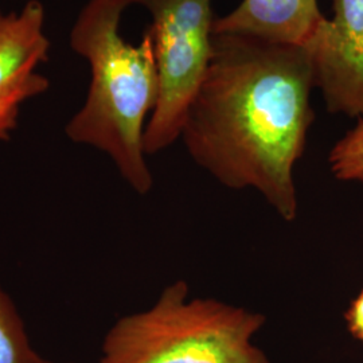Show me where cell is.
<instances>
[{
	"instance_id": "cell-7",
	"label": "cell",
	"mask_w": 363,
	"mask_h": 363,
	"mask_svg": "<svg viewBox=\"0 0 363 363\" xmlns=\"http://www.w3.org/2000/svg\"><path fill=\"white\" fill-rule=\"evenodd\" d=\"M323 21L316 0H242L232 13L214 19L213 34L303 46Z\"/></svg>"
},
{
	"instance_id": "cell-6",
	"label": "cell",
	"mask_w": 363,
	"mask_h": 363,
	"mask_svg": "<svg viewBox=\"0 0 363 363\" xmlns=\"http://www.w3.org/2000/svg\"><path fill=\"white\" fill-rule=\"evenodd\" d=\"M45 21L38 0H28L18 13L0 10V143L11 140L22 106L50 88L39 72L50 49Z\"/></svg>"
},
{
	"instance_id": "cell-2",
	"label": "cell",
	"mask_w": 363,
	"mask_h": 363,
	"mask_svg": "<svg viewBox=\"0 0 363 363\" xmlns=\"http://www.w3.org/2000/svg\"><path fill=\"white\" fill-rule=\"evenodd\" d=\"M130 0H89L70 31V46L91 66V86L81 109L66 124L73 143L109 156L121 178L139 195L154 187L145 160L147 118L155 109L160 82L155 49L147 31L139 45L120 34Z\"/></svg>"
},
{
	"instance_id": "cell-5",
	"label": "cell",
	"mask_w": 363,
	"mask_h": 363,
	"mask_svg": "<svg viewBox=\"0 0 363 363\" xmlns=\"http://www.w3.org/2000/svg\"><path fill=\"white\" fill-rule=\"evenodd\" d=\"M303 46L328 112L363 118V0H334V16Z\"/></svg>"
},
{
	"instance_id": "cell-11",
	"label": "cell",
	"mask_w": 363,
	"mask_h": 363,
	"mask_svg": "<svg viewBox=\"0 0 363 363\" xmlns=\"http://www.w3.org/2000/svg\"><path fill=\"white\" fill-rule=\"evenodd\" d=\"M66 363H73V362H66Z\"/></svg>"
},
{
	"instance_id": "cell-9",
	"label": "cell",
	"mask_w": 363,
	"mask_h": 363,
	"mask_svg": "<svg viewBox=\"0 0 363 363\" xmlns=\"http://www.w3.org/2000/svg\"><path fill=\"white\" fill-rule=\"evenodd\" d=\"M328 163L339 181L363 183V118L333 147Z\"/></svg>"
},
{
	"instance_id": "cell-10",
	"label": "cell",
	"mask_w": 363,
	"mask_h": 363,
	"mask_svg": "<svg viewBox=\"0 0 363 363\" xmlns=\"http://www.w3.org/2000/svg\"><path fill=\"white\" fill-rule=\"evenodd\" d=\"M347 330L352 337L363 342V289L351 301L349 310L345 313Z\"/></svg>"
},
{
	"instance_id": "cell-8",
	"label": "cell",
	"mask_w": 363,
	"mask_h": 363,
	"mask_svg": "<svg viewBox=\"0 0 363 363\" xmlns=\"http://www.w3.org/2000/svg\"><path fill=\"white\" fill-rule=\"evenodd\" d=\"M0 363H52L35 350L22 316L0 284Z\"/></svg>"
},
{
	"instance_id": "cell-1",
	"label": "cell",
	"mask_w": 363,
	"mask_h": 363,
	"mask_svg": "<svg viewBox=\"0 0 363 363\" xmlns=\"http://www.w3.org/2000/svg\"><path fill=\"white\" fill-rule=\"evenodd\" d=\"M304 46L213 34L206 73L189 105L181 139L201 169L232 190L257 191L294 222L295 166L315 120Z\"/></svg>"
},
{
	"instance_id": "cell-4",
	"label": "cell",
	"mask_w": 363,
	"mask_h": 363,
	"mask_svg": "<svg viewBox=\"0 0 363 363\" xmlns=\"http://www.w3.org/2000/svg\"><path fill=\"white\" fill-rule=\"evenodd\" d=\"M152 18L147 30L155 49L159 100L144 133L147 155H155L181 139L189 105L211 57V0H130Z\"/></svg>"
},
{
	"instance_id": "cell-3",
	"label": "cell",
	"mask_w": 363,
	"mask_h": 363,
	"mask_svg": "<svg viewBox=\"0 0 363 363\" xmlns=\"http://www.w3.org/2000/svg\"><path fill=\"white\" fill-rule=\"evenodd\" d=\"M267 316L213 298H191L187 281L120 318L105 334L99 363H271L255 343Z\"/></svg>"
}]
</instances>
